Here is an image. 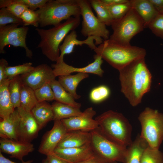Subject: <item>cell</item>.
I'll return each instance as SVG.
<instances>
[{
    "label": "cell",
    "mask_w": 163,
    "mask_h": 163,
    "mask_svg": "<svg viewBox=\"0 0 163 163\" xmlns=\"http://www.w3.org/2000/svg\"><path fill=\"white\" fill-rule=\"evenodd\" d=\"M145 58L135 60L119 71L121 91L133 107L140 104L151 89L152 75Z\"/></svg>",
    "instance_id": "cell-1"
},
{
    "label": "cell",
    "mask_w": 163,
    "mask_h": 163,
    "mask_svg": "<svg viewBox=\"0 0 163 163\" xmlns=\"http://www.w3.org/2000/svg\"><path fill=\"white\" fill-rule=\"evenodd\" d=\"M80 17H72L64 22L48 29L37 28L35 30L41 40L37 46L49 59L56 62L60 54L59 46L69 32L75 30L79 25Z\"/></svg>",
    "instance_id": "cell-2"
},
{
    "label": "cell",
    "mask_w": 163,
    "mask_h": 163,
    "mask_svg": "<svg viewBox=\"0 0 163 163\" xmlns=\"http://www.w3.org/2000/svg\"><path fill=\"white\" fill-rule=\"evenodd\" d=\"M95 119L98 123V129L109 139L126 147L132 143L131 125L122 113L110 110Z\"/></svg>",
    "instance_id": "cell-3"
},
{
    "label": "cell",
    "mask_w": 163,
    "mask_h": 163,
    "mask_svg": "<svg viewBox=\"0 0 163 163\" xmlns=\"http://www.w3.org/2000/svg\"><path fill=\"white\" fill-rule=\"evenodd\" d=\"M96 54L101 57L119 71L137 59L145 57V50L138 46H124L104 40L94 50Z\"/></svg>",
    "instance_id": "cell-4"
},
{
    "label": "cell",
    "mask_w": 163,
    "mask_h": 163,
    "mask_svg": "<svg viewBox=\"0 0 163 163\" xmlns=\"http://www.w3.org/2000/svg\"><path fill=\"white\" fill-rule=\"evenodd\" d=\"M39 25L54 26L72 17H80L81 10L77 0H49L38 9Z\"/></svg>",
    "instance_id": "cell-5"
},
{
    "label": "cell",
    "mask_w": 163,
    "mask_h": 163,
    "mask_svg": "<svg viewBox=\"0 0 163 163\" xmlns=\"http://www.w3.org/2000/svg\"><path fill=\"white\" fill-rule=\"evenodd\" d=\"M111 26L113 30L109 40L124 46H131L132 39L145 28L142 19L132 8L121 18L113 20Z\"/></svg>",
    "instance_id": "cell-6"
},
{
    "label": "cell",
    "mask_w": 163,
    "mask_h": 163,
    "mask_svg": "<svg viewBox=\"0 0 163 163\" xmlns=\"http://www.w3.org/2000/svg\"><path fill=\"white\" fill-rule=\"evenodd\" d=\"M138 119L141 127L140 136L150 147L159 149L163 141V113L146 107L140 113Z\"/></svg>",
    "instance_id": "cell-7"
},
{
    "label": "cell",
    "mask_w": 163,
    "mask_h": 163,
    "mask_svg": "<svg viewBox=\"0 0 163 163\" xmlns=\"http://www.w3.org/2000/svg\"><path fill=\"white\" fill-rule=\"evenodd\" d=\"M90 145L94 153L108 163H125L127 147L121 145L103 135L97 129L90 132Z\"/></svg>",
    "instance_id": "cell-8"
},
{
    "label": "cell",
    "mask_w": 163,
    "mask_h": 163,
    "mask_svg": "<svg viewBox=\"0 0 163 163\" xmlns=\"http://www.w3.org/2000/svg\"><path fill=\"white\" fill-rule=\"evenodd\" d=\"M82 21L81 33L85 37L95 36L104 40L109 39L110 32L93 13L89 0H77Z\"/></svg>",
    "instance_id": "cell-9"
},
{
    "label": "cell",
    "mask_w": 163,
    "mask_h": 163,
    "mask_svg": "<svg viewBox=\"0 0 163 163\" xmlns=\"http://www.w3.org/2000/svg\"><path fill=\"white\" fill-rule=\"evenodd\" d=\"M20 25L10 24L0 28V53H4L5 46L11 45L15 47L23 48L26 56L31 59L33 56L32 52L26 43L28 28L24 26L18 27Z\"/></svg>",
    "instance_id": "cell-10"
},
{
    "label": "cell",
    "mask_w": 163,
    "mask_h": 163,
    "mask_svg": "<svg viewBox=\"0 0 163 163\" xmlns=\"http://www.w3.org/2000/svg\"><path fill=\"white\" fill-rule=\"evenodd\" d=\"M20 77L23 84L34 90L50 83L56 77L52 67L44 63L34 67L29 72L20 75Z\"/></svg>",
    "instance_id": "cell-11"
},
{
    "label": "cell",
    "mask_w": 163,
    "mask_h": 163,
    "mask_svg": "<svg viewBox=\"0 0 163 163\" xmlns=\"http://www.w3.org/2000/svg\"><path fill=\"white\" fill-rule=\"evenodd\" d=\"M94 61L86 66L82 68L74 67L66 64L64 60L56 62L51 65L53 73L56 77L70 75L71 73L78 72L92 73L102 77L104 71L101 67L103 62L101 57L96 54L94 56Z\"/></svg>",
    "instance_id": "cell-12"
},
{
    "label": "cell",
    "mask_w": 163,
    "mask_h": 163,
    "mask_svg": "<svg viewBox=\"0 0 163 163\" xmlns=\"http://www.w3.org/2000/svg\"><path fill=\"white\" fill-rule=\"evenodd\" d=\"M96 113L93 107H90L86 109L79 116L61 121L68 131L81 130L90 132L97 129L99 127L97 121L93 119Z\"/></svg>",
    "instance_id": "cell-13"
},
{
    "label": "cell",
    "mask_w": 163,
    "mask_h": 163,
    "mask_svg": "<svg viewBox=\"0 0 163 163\" xmlns=\"http://www.w3.org/2000/svg\"><path fill=\"white\" fill-rule=\"evenodd\" d=\"M52 128L43 135L39 152L46 155L53 153L68 132L61 120H55Z\"/></svg>",
    "instance_id": "cell-14"
},
{
    "label": "cell",
    "mask_w": 163,
    "mask_h": 163,
    "mask_svg": "<svg viewBox=\"0 0 163 163\" xmlns=\"http://www.w3.org/2000/svg\"><path fill=\"white\" fill-rule=\"evenodd\" d=\"M17 108L21 117L18 140L30 142L37 137L41 129L31 112L21 107Z\"/></svg>",
    "instance_id": "cell-15"
},
{
    "label": "cell",
    "mask_w": 163,
    "mask_h": 163,
    "mask_svg": "<svg viewBox=\"0 0 163 163\" xmlns=\"http://www.w3.org/2000/svg\"><path fill=\"white\" fill-rule=\"evenodd\" d=\"M77 37V33L75 30L71 31L66 36L62 44L59 46L60 53L57 62L63 60L64 56L72 53L75 46H82L86 44L91 50H94L97 47L96 45L102 44L104 41L102 38L95 36L88 37L84 40H78Z\"/></svg>",
    "instance_id": "cell-16"
},
{
    "label": "cell",
    "mask_w": 163,
    "mask_h": 163,
    "mask_svg": "<svg viewBox=\"0 0 163 163\" xmlns=\"http://www.w3.org/2000/svg\"><path fill=\"white\" fill-rule=\"evenodd\" d=\"M34 149L31 142L6 138L0 139V152L10 155L21 162L24 157L32 152Z\"/></svg>",
    "instance_id": "cell-17"
},
{
    "label": "cell",
    "mask_w": 163,
    "mask_h": 163,
    "mask_svg": "<svg viewBox=\"0 0 163 163\" xmlns=\"http://www.w3.org/2000/svg\"><path fill=\"white\" fill-rule=\"evenodd\" d=\"M53 153L70 163H79L89 158L95 154L90 143L78 147H57Z\"/></svg>",
    "instance_id": "cell-18"
},
{
    "label": "cell",
    "mask_w": 163,
    "mask_h": 163,
    "mask_svg": "<svg viewBox=\"0 0 163 163\" xmlns=\"http://www.w3.org/2000/svg\"><path fill=\"white\" fill-rule=\"evenodd\" d=\"M21 117L17 108L6 120L0 122V137L18 140V133Z\"/></svg>",
    "instance_id": "cell-19"
},
{
    "label": "cell",
    "mask_w": 163,
    "mask_h": 163,
    "mask_svg": "<svg viewBox=\"0 0 163 163\" xmlns=\"http://www.w3.org/2000/svg\"><path fill=\"white\" fill-rule=\"evenodd\" d=\"M90 132L81 130L68 131L57 147L70 148L83 146L90 143Z\"/></svg>",
    "instance_id": "cell-20"
},
{
    "label": "cell",
    "mask_w": 163,
    "mask_h": 163,
    "mask_svg": "<svg viewBox=\"0 0 163 163\" xmlns=\"http://www.w3.org/2000/svg\"><path fill=\"white\" fill-rule=\"evenodd\" d=\"M131 7L142 19L145 27L148 25L159 14L149 0H130Z\"/></svg>",
    "instance_id": "cell-21"
},
{
    "label": "cell",
    "mask_w": 163,
    "mask_h": 163,
    "mask_svg": "<svg viewBox=\"0 0 163 163\" xmlns=\"http://www.w3.org/2000/svg\"><path fill=\"white\" fill-rule=\"evenodd\" d=\"M149 146L147 141L138 135L127 148L125 163H140L143 153Z\"/></svg>",
    "instance_id": "cell-22"
},
{
    "label": "cell",
    "mask_w": 163,
    "mask_h": 163,
    "mask_svg": "<svg viewBox=\"0 0 163 163\" xmlns=\"http://www.w3.org/2000/svg\"><path fill=\"white\" fill-rule=\"evenodd\" d=\"M11 79L8 78L0 83V117L2 120L8 119L15 109L8 90V85Z\"/></svg>",
    "instance_id": "cell-23"
},
{
    "label": "cell",
    "mask_w": 163,
    "mask_h": 163,
    "mask_svg": "<svg viewBox=\"0 0 163 163\" xmlns=\"http://www.w3.org/2000/svg\"><path fill=\"white\" fill-rule=\"evenodd\" d=\"M40 129L51 120L54 115L52 105L46 101L38 102L31 111Z\"/></svg>",
    "instance_id": "cell-24"
},
{
    "label": "cell",
    "mask_w": 163,
    "mask_h": 163,
    "mask_svg": "<svg viewBox=\"0 0 163 163\" xmlns=\"http://www.w3.org/2000/svg\"><path fill=\"white\" fill-rule=\"evenodd\" d=\"M89 77L88 73L79 72L72 75L60 76L58 77V82L68 92L75 100L79 99L81 96L77 94L76 88L80 82L84 79Z\"/></svg>",
    "instance_id": "cell-25"
},
{
    "label": "cell",
    "mask_w": 163,
    "mask_h": 163,
    "mask_svg": "<svg viewBox=\"0 0 163 163\" xmlns=\"http://www.w3.org/2000/svg\"><path fill=\"white\" fill-rule=\"evenodd\" d=\"M53 113V120H61L79 116L82 114L79 108L56 101L51 105Z\"/></svg>",
    "instance_id": "cell-26"
},
{
    "label": "cell",
    "mask_w": 163,
    "mask_h": 163,
    "mask_svg": "<svg viewBox=\"0 0 163 163\" xmlns=\"http://www.w3.org/2000/svg\"><path fill=\"white\" fill-rule=\"evenodd\" d=\"M56 101L80 108V103L76 102L71 95L66 91L58 81L54 79L50 83Z\"/></svg>",
    "instance_id": "cell-27"
},
{
    "label": "cell",
    "mask_w": 163,
    "mask_h": 163,
    "mask_svg": "<svg viewBox=\"0 0 163 163\" xmlns=\"http://www.w3.org/2000/svg\"><path fill=\"white\" fill-rule=\"evenodd\" d=\"M20 101V107L28 112H31L38 102L34 90L23 84L21 89Z\"/></svg>",
    "instance_id": "cell-28"
},
{
    "label": "cell",
    "mask_w": 163,
    "mask_h": 163,
    "mask_svg": "<svg viewBox=\"0 0 163 163\" xmlns=\"http://www.w3.org/2000/svg\"><path fill=\"white\" fill-rule=\"evenodd\" d=\"M91 5L97 14V17L106 26H111L113 21L107 7L101 0H89Z\"/></svg>",
    "instance_id": "cell-29"
},
{
    "label": "cell",
    "mask_w": 163,
    "mask_h": 163,
    "mask_svg": "<svg viewBox=\"0 0 163 163\" xmlns=\"http://www.w3.org/2000/svg\"><path fill=\"white\" fill-rule=\"evenodd\" d=\"M23 84L20 75L12 79L8 86V90L12 104L15 109L20 106V98Z\"/></svg>",
    "instance_id": "cell-30"
},
{
    "label": "cell",
    "mask_w": 163,
    "mask_h": 163,
    "mask_svg": "<svg viewBox=\"0 0 163 163\" xmlns=\"http://www.w3.org/2000/svg\"><path fill=\"white\" fill-rule=\"evenodd\" d=\"M49 1V0H0V8H6L11 4L18 3L34 10L41 8Z\"/></svg>",
    "instance_id": "cell-31"
},
{
    "label": "cell",
    "mask_w": 163,
    "mask_h": 163,
    "mask_svg": "<svg viewBox=\"0 0 163 163\" xmlns=\"http://www.w3.org/2000/svg\"><path fill=\"white\" fill-rule=\"evenodd\" d=\"M110 93L109 87L105 85H101L93 88L89 94L90 100L92 102H101L108 98Z\"/></svg>",
    "instance_id": "cell-32"
},
{
    "label": "cell",
    "mask_w": 163,
    "mask_h": 163,
    "mask_svg": "<svg viewBox=\"0 0 163 163\" xmlns=\"http://www.w3.org/2000/svg\"><path fill=\"white\" fill-rule=\"evenodd\" d=\"M140 163H163V153L149 146L143 153Z\"/></svg>",
    "instance_id": "cell-33"
},
{
    "label": "cell",
    "mask_w": 163,
    "mask_h": 163,
    "mask_svg": "<svg viewBox=\"0 0 163 163\" xmlns=\"http://www.w3.org/2000/svg\"><path fill=\"white\" fill-rule=\"evenodd\" d=\"M106 6L113 20L122 18L132 8L130 0L126 2Z\"/></svg>",
    "instance_id": "cell-34"
},
{
    "label": "cell",
    "mask_w": 163,
    "mask_h": 163,
    "mask_svg": "<svg viewBox=\"0 0 163 163\" xmlns=\"http://www.w3.org/2000/svg\"><path fill=\"white\" fill-rule=\"evenodd\" d=\"M30 62L14 66H8L6 69V74L8 78L12 79L16 76L26 73L34 68Z\"/></svg>",
    "instance_id": "cell-35"
},
{
    "label": "cell",
    "mask_w": 163,
    "mask_h": 163,
    "mask_svg": "<svg viewBox=\"0 0 163 163\" xmlns=\"http://www.w3.org/2000/svg\"><path fill=\"white\" fill-rule=\"evenodd\" d=\"M34 91L38 102L54 100L53 92L50 83L46 84Z\"/></svg>",
    "instance_id": "cell-36"
},
{
    "label": "cell",
    "mask_w": 163,
    "mask_h": 163,
    "mask_svg": "<svg viewBox=\"0 0 163 163\" xmlns=\"http://www.w3.org/2000/svg\"><path fill=\"white\" fill-rule=\"evenodd\" d=\"M12 24H23L20 18H18L4 7L0 9V28Z\"/></svg>",
    "instance_id": "cell-37"
},
{
    "label": "cell",
    "mask_w": 163,
    "mask_h": 163,
    "mask_svg": "<svg viewBox=\"0 0 163 163\" xmlns=\"http://www.w3.org/2000/svg\"><path fill=\"white\" fill-rule=\"evenodd\" d=\"M24 26L31 25L37 28L39 25L38 15L36 11L28 8L21 16Z\"/></svg>",
    "instance_id": "cell-38"
},
{
    "label": "cell",
    "mask_w": 163,
    "mask_h": 163,
    "mask_svg": "<svg viewBox=\"0 0 163 163\" xmlns=\"http://www.w3.org/2000/svg\"><path fill=\"white\" fill-rule=\"evenodd\" d=\"M149 28L156 36L163 39V14H159L148 25Z\"/></svg>",
    "instance_id": "cell-39"
},
{
    "label": "cell",
    "mask_w": 163,
    "mask_h": 163,
    "mask_svg": "<svg viewBox=\"0 0 163 163\" xmlns=\"http://www.w3.org/2000/svg\"><path fill=\"white\" fill-rule=\"evenodd\" d=\"M6 8L13 15L19 18L23 13L28 8L24 5L18 3L11 4Z\"/></svg>",
    "instance_id": "cell-40"
},
{
    "label": "cell",
    "mask_w": 163,
    "mask_h": 163,
    "mask_svg": "<svg viewBox=\"0 0 163 163\" xmlns=\"http://www.w3.org/2000/svg\"><path fill=\"white\" fill-rule=\"evenodd\" d=\"M8 66V63L6 59L4 58L0 59V83L8 78L5 72Z\"/></svg>",
    "instance_id": "cell-41"
},
{
    "label": "cell",
    "mask_w": 163,
    "mask_h": 163,
    "mask_svg": "<svg viewBox=\"0 0 163 163\" xmlns=\"http://www.w3.org/2000/svg\"><path fill=\"white\" fill-rule=\"evenodd\" d=\"M46 156L48 163H70L66 161L52 153Z\"/></svg>",
    "instance_id": "cell-42"
},
{
    "label": "cell",
    "mask_w": 163,
    "mask_h": 163,
    "mask_svg": "<svg viewBox=\"0 0 163 163\" xmlns=\"http://www.w3.org/2000/svg\"><path fill=\"white\" fill-rule=\"evenodd\" d=\"M78 163H108L103 158L94 154L89 158Z\"/></svg>",
    "instance_id": "cell-43"
},
{
    "label": "cell",
    "mask_w": 163,
    "mask_h": 163,
    "mask_svg": "<svg viewBox=\"0 0 163 163\" xmlns=\"http://www.w3.org/2000/svg\"><path fill=\"white\" fill-rule=\"evenodd\" d=\"M159 14H163V0H149Z\"/></svg>",
    "instance_id": "cell-44"
},
{
    "label": "cell",
    "mask_w": 163,
    "mask_h": 163,
    "mask_svg": "<svg viewBox=\"0 0 163 163\" xmlns=\"http://www.w3.org/2000/svg\"><path fill=\"white\" fill-rule=\"evenodd\" d=\"M101 2L106 6H111L116 4L126 2L128 0H101Z\"/></svg>",
    "instance_id": "cell-45"
},
{
    "label": "cell",
    "mask_w": 163,
    "mask_h": 163,
    "mask_svg": "<svg viewBox=\"0 0 163 163\" xmlns=\"http://www.w3.org/2000/svg\"><path fill=\"white\" fill-rule=\"evenodd\" d=\"M33 161L32 160H29L26 161H23L21 163H31ZM0 163H18L10 160L5 158L0 152Z\"/></svg>",
    "instance_id": "cell-46"
},
{
    "label": "cell",
    "mask_w": 163,
    "mask_h": 163,
    "mask_svg": "<svg viewBox=\"0 0 163 163\" xmlns=\"http://www.w3.org/2000/svg\"><path fill=\"white\" fill-rule=\"evenodd\" d=\"M42 163H48L46 158L43 160Z\"/></svg>",
    "instance_id": "cell-47"
},
{
    "label": "cell",
    "mask_w": 163,
    "mask_h": 163,
    "mask_svg": "<svg viewBox=\"0 0 163 163\" xmlns=\"http://www.w3.org/2000/svg\"><path fill=\"white\" fill-rule=\"evenodd\" d=\"M114 163H118V162H115Z\"/></svg>",
    "instance_id": "cell-48"
}]
</instances>
